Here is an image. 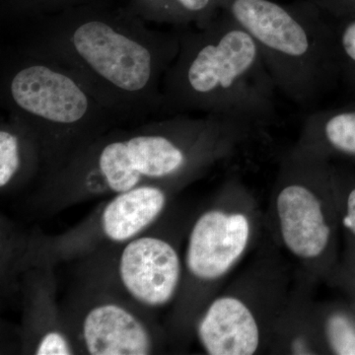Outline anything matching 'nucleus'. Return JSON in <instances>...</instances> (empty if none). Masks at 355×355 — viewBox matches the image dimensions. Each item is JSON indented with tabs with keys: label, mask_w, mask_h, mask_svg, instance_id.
<instances>
[{
	"label": "nucleus",
	"mask_w": 355,
	"mask_h": 355,
	"mask_svg": "<svg viewBox=\"0 0 355 355\" xmlns=\"http://www.w3.org/2000/svg\"><path fill=\"white\" fill-rule=\"evenodd\" d=\"M345 251L340 257L328 284L340 289L355 304V244L345 240Z\"/></svg>",
	"instance_id": "20"
},
{
	"label": "nucleus",
	"mask_w": 355,
	"mask_h": 355,
	"mask_svg": "<svg viewBox=\"0 0 355 355\" xmlns=\"http://www.w3.org/2000/svg\"><path fill=\"white\" fill-rule=\"evenodd\" d=\"M93 1L97 0H0V18L26 24Z\"/></svg>",
	"instance_id": "17"
},
{
	"label": "nucleus",
	"mask_w": 355,
	"mask_h": 355,
	"mask_svg": "<svg viewBox=\"0 0 355 355\" xmlns=\"http://www.w3.org/2000/svg\"><path fill=\"white\" fill-rule=\"evenodd\" d=\"M266 235L299 277L328 284L343 232L331 160L291 148L280 161L266 214Z\"/></svg>",
	"instance_id": "6"
},
{
	"label": "nucleus",
	"mask_w": 355,
	"mask_h": 355,
	"mask_svg": "<svg viewBox=\"0 0 355 355\" xmlns=\"http://www.w3.org/2000/svg\"><path fill=\"white\" fill-rule=\"evenodd\" d=\"M79 334L84 349L91 355H144L154 350L153 331L146 322L116 302L91 307Z\"/></svg>",
	"instance_id": "10"
},
{
	"label": "nucleus",
	"mask_w": 355,
	"mask_h": 355,
	"mask_svg": "<svg viewBox=\"0 0 355 355\" xmlns=\"http://www.w3.org/2000/svg\"><path fill=\"white\" fill-rule=\"evenodd\" d=\"M224 0H128L125 8L146 22L202 28L221 12Z\"/></svg>",
	"instance_id": "15"
},
{
	"label": "nucleus",
	"mask_w": 355,
	"mask_h": 355,
	"mask_svg": "<svg viewBox=\"0 0 355 355\" xmlns=\"http://www.w3.org/2000/svg\"><path fill=\"white\" fill-rule=\"evenodd\" d=\"M266 232V216L253 193L237 175L229 178L189 230L183 286L178 296L181 330L195 327L218 287L260 247Z\"/></svg>",
	"instance_id": "7"
},
{
	"label": "nucleus",
	"mask_w": 355,
	"mask_h": 355,
	"mask_svg": "<svg viewBox=\"0 0 355 355\" xmlns=\"http://www.w3.org/2000/svg\"><path fill=\"white\" fill-rule=\"evenodd\" d=\"M333 26L340 81L355 93V16L333 19Z\"/></svg>",
	"instance_id": "18"
},
{
	"label": "nucleus",
	"mask_w": 355,
	"mask_h": 355,
	"mask_svg": "<svg viewBox=\"0 0 355 355\" xmlns=\"http://www.w3.org/2000/svg\"><path fill=\"white\" fill-rule=\"evenodd\" d=\"M335 180L342 231L355 244V174L335 165Z\"/></svg>",
	"instance_id": "19"
},
{
	"label": "nucleus",
	"mask_w": 355,
	"mask_h": 355,
	"mask_svg": "<svg viewBox=\"0 0 355 355\" xmlns=\"http://www.w3.org/2000/svg\"><path fill=\"white\" fill-rule=\"evenodd\" d=\"M74 350L64 334L58 331H46L39 340L35 349L37 355H69Z\"/></svg>",
	"instance_id": "21"
},
{
	"label": "nucleus",
	"mask_w": 355,
	"mask_h": 355,
	"mask_svg": "<svg viewBox=\"0 0 355 355\" xmlns=\"http://www.w3.org/2000/svg\"><path fill=\"white\" fill-rule=\"evenodd\" d=\"M314 286L297 275L291 298L275 327L268 354H324L315 318Z\"/></svg>",
	"instance_id": "13"
},
{
	"label": "nucleus",
	"mask_w": 355,
	"mask_h": 355,
	"mask_svg": "<svg viewBox=\"0 0 355 355\" xmlns=\"http://www.w3.org/2000/svg\"><path fill=\"white\" fill-rule=\"evenodd\" d=\"M0 96L6 113L38 137L53 176L121 121L73 72L19 51L2 64Z\"/></svg>",
	"instance_id": "4"
},
{
	"label": "nucleus",
	"mask_w": 355,
	"mask_h": 355,
	"mask_svg": "<svg viewBox=\"0 0 355 355\" xmlns=\"http://www.w3.org/2000/svg\"><path fill=\"white\" fill-rule=\"evenodd\" d=\"M169 187L172 186L140 184L132 190L116 193L103 209V233L114 243H128L141 236L164 211Z\"/></svg>",
	"instance_id": "11"
},
{
	"label": "nucleus",
	"mask_w": 355,
	"mask_h": 355,
	"mask_svg": "<svg viewBox=\"0 0 355 355\" xmlns=\"http://www.w3.org/2000/svg\"><path fill=\"white\" fill-rule=\"evenodd\" d=\"M284 254L266 235L253 260L207 303L193 331L209 355L270 352L275 327L297 280Z\"/></svg>",
	"instance_id": "8"
},
{
	"label": "nucleus",
	"mask_w": 355,
	"mask_h": 355,
	"mask_svg": "<svg viewBox=\"0 0 355 355\" xmlns=\"http://www.w3.org/2000/svg\"><path fill=\"white\" fill-rule=\"evenodd\" d=\"M0 123V188L24 181L43 162L41 146L32 128L7 114Z\"/></svg>",
	"instance_id": "14"
},
{
	"label": "nucleus",
	"mask_w": 355,
	"mask_h": 355,
	"mask_svg": "<svg viewBox=\"0 0 355 355\" xmlns=\"http://www.w3.org/2000/svg\"><path fill=\"white\" fill-rule=\"evenodd\" d=\"M333 19L354 17L355 0H309Z\"/></svg>",
	"instance_id": "22"
},
{
	"label": "nucleus",
	"mask_w": 355,
	"mask_h": 355,
	"mask_svg": "<svg viewBox=\"0 0 355 355\" xmlns=\"http://www.w3.org/2000/svg\"><path fill=\"white\" fill-rule=\"evenodd\" d=\"M315 318L324 354L355 355L354 303H316Z\"/></svg>",
	"instance_id": "16"
},
{
	"label": "nucleus",
	"mask_w": 355,
	"mask_h": 355,
	"mask_svg": "<svg viewBox=\"0 0 355 355\" xmlns=\"http://www.w3.org/2000/svg\"><path fill=\"white\" fill-rule=\"evenodd\" d=\"M292 148L328 160L355 163V101L310 114Z\"/></svg>",
	"instance_id": "12"
},
{
	"label": "nucleus",
	"mask_w": 355,
	"mask_h": 355,
	"mask_svg": "<svg viewBox=\"0 0 355 355\" xmlns=\"http://www.w3.org/2000/svg\"><path fill=\"white\" fill-rule=\"evenodd\" d=\"M265 133L212 114H174L130 130H109L53 177L57 186L89 193L116 195L146 184L178 188Z\"/></svg>",
	"instance_id": "2"
},
{
	"label": "nucleus",
	"mask_w": 355,
	"mask_h": 355,
	"mask_svg": "<svg viewBox=\"0 0 355 355\" xmlns=\"http://www.w3.org/2000/svg\"><path fill=\"white\" fill-rule=\"evenodd\" d=\"M222 10L256 42L277 91L312 107L340 81L333 19L309 0H224Z\"/></svg>",
	"instance_id": "5"
},
{
	"label": "nucleus",
	"mask_w": 355,
	"mask_h": 355,
	"mask_svg": "<svg viewBox=\"0 0 355 355\" xmlns=\"http://www.w3.org/2000/svg\"><path fill=\"white\" fill-rule=\"evenodd\" d=\"M118 273L123 288L135 302L149 309H160L179 296L184 261L171 240L139 236L123 248Z\"/></svg>",
	"instance_id": "9"
},
{
	"label": "nucleus",
	"mask_w": 355,
	"mask_h": 355,
	"mask_svg": "<svg viewBox=\"0 0 355 355\" xmlns=\"http://www.w3.org/2000/svg\"><path fill=\"white\" fill-rule=\"evenodd\" d=\"M177 29L180 51L163 79L161 114H212L266 130L277 88L251 35L224 10L205 27Z\"/></svg>",
	"instance_id": "3"
},
{
	"label": "nucleus",
	"mask_w": 355,
	"mask_h": 355,
	"mask_svg": "<svg viewBox=\"0 0 355 355\" xmlns=\"http://www.w3.org/2000/svg\"><path fill=\"white\" fill-rule=\"evenodd\" d=\"M24 26L16 51L73 72L121 121L161 114L163 79L180 51L177 28L151 29L107 0Z\"/></svg>",
	"instance_id": "1"
}]
</instances>
